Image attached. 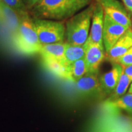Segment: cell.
<instances>
[{"instance_id": "cell-1", "label": "cell", "mask_w": 132, "mask_h": 132, "mask_svg": "<svg viewBox=\"0 0 132 132\" xmlns=\"http://www.w3.org/2000/svg\"><path fill=\"white\" fill-rule=\"evenodd\" d=\"M91 0H40L31 9L34 19L63 21L80 12Z\"/></svg>"}, {"instance_id": "cell-2", "label": "cell", "mask_w": 132, "mask_h": 132, "mask_svg": "<svg viewBox=\"0 0 132 132\" xmlns=\"http://www.w3.org/2000/svg\"><path fill=\"white\" fill-rule=\"evenodd\" d=\"M94 8V3H91L85 9L67 19L65 24L66 42L71 45H84L89 34Z\"/></svg>"}, {"instance_id": "cell-3", "label": "cell", "mask_w": 132, "mask_h": 132, "mask_svg": "<svg viewBox=\"0 0 132 132\" xmlns=\"http://www.w3.org/2000/svg\"><path fill=\"white\" fill-rule=\"evenodd\" d=\"M19 14L20 15V19L14 39L16 48L20 52L26 54L39 53L42 44L34 28L32 19L29 17L26 11Z\"/></svg>"}, {"instance_id": "cell-4", "label": "cell", "mask_w": 132, "mask_h": 132, "mask_svg": "<svg viewBox=\"0 0 132 132\" xmlns=\"http://www.w3.org/2000/svg\"><path fill=\"white\" fill-rule=\"evenodd\" d=\"M32 23L39 40L42 45L64 40L65 25L63 21L33 18Z\"/></svg>"}, {"instance_id": "cell-5", "label": "cell", "mask_w": 132, "mask_h": 132, "mask_svg": "<svg viewBox=\"0 0 132 132\" xmlns=\"http://www.w3.org/2000/svg\"><path fill=\"white\" fill-rule=\"evenodd\" d=\"M89 132H132V120L113 116H107L94 123Z\"/></svg>"}, {"instance_id": "cell-6", "label": "cell", "mask_w": 132, "mask_h": 132, "mask_svg": "<svg viewBox=\"0 0 132 132\" xmlns=\"http://www.w3.org/2000/svg\"><path fill=\"white\" fill-rule=\"evenodd\" d=\"M103 8L104 14L115 22L127 28H131L130 16L122 4L118 0H96Z\"/></svg>"}, {"instance_id": "cell-7", "label": "cell", "mask_w": 132, "mask_h": 132, "mask_svg": "<svg viewBox=\"0 0 132 132\" xmlns=\"http://www.w3.org/2000/svg\"><path fill=\"white\" fill-rule=\"evenodd\" d=\"M129 29V28H128ZM128 28L115 22L106 15H104L103 44L105 52L108 53Z\"/></svg>"}, {"instance_id": "cell-8", "label": "cell", "mask_w": 132, "mask_h": 132, "mask_svg": "<svg viewBox=\"0 0 132 132\" xmlns=\"http://www.w3.org/2000/svg\"><path fill=\"white\" fill-rule=\"evenodd\" d=\"M85 59L88 72H98L99 66L105 57L104 46L91 42L88 40L84 44Z\"/></svg>"}, {"instance_id": "cell-9", "label": "cell", "mask_w": 132, "mask_h": 132, "mask_svg": "<svg viewBox=\"0 0 132 132\" xmlns=\"http://www.w3.org/2000/svg\"><path fill=\"white\" fill-rule=\"evenodd\" d=\"M104 11L99 3H94L92 17V24L90 33L87 40L90 42L103 45V29L104 23Z\"/></svg>"}, {"instance_id": "cell-10", "label": "cell", "mask_w": 132, "mask_h": 132, "mask_svg": "<svg viewBox=\"0 0 132 132\" xmlns=\"http://www.w3.org/2000/svg\"><path fill=\"white\" fill-rule=\"evenodd\" d=\"M123 70L120 64L114 62L111 70L100 77L99 81L102 92L107 95L111 94L118 85Z\"/></svg>"}, {"instance_id": "cell-11", "label": "cell", "mask_w": 132, "mask_h": 132, "mask_svg": "<svg viewBox=\"0 0 132 132\" xmlns=\"http://www.w3.org/2000/svg\"><path fill=\"white\" fill-rule=\"evenodd\" d=\"M98 72H87L81 78L75 81L77 89L81 93L90 94L102 92Z\"/></svg>"}, {"instance_id": "cell-12", "label": "cell", "mask_w": 132, "mask_h": 132, "mask_svg": "<svg viewBox=\"0 0 132 132\" xmlns=\"http://www.w3.org/2000/svg\"><path fill=\"white\" fill-rule=\"evenodd\" d=\"M132 46V30L128 29L124 34L116 42L110 51L106 53L108 58L114 62L118 57L121 56Z\"/></svg>"}, {"instance_id": "cell-13", "label": "cell", "mask_w": 132, "mask_h": 132, "mask_svg": "<svg viewBox=\"0 0 132 132\" xmlns=\"http://www.w3.org/2000/svg\"><path fill=\"white\" fill-rule=\"evenodd\" d=\"M44 67L49 72L60 78L72 81L70 66H67L62 61L52 58H42Z\"/></svg>"}, {"instance_id": "cell-14", "label": "cell", "mask_w": 132, "mask_h": 132, "mask_svg": "<svg viewBox=\"0 0 132 132\" xmlns=\"http://www.w3.org/2000/svg\"><path fill=\"white\" fill-rule=\"evenodd\" d=\"M66 42H59L42 45L40 53L42 58H52L62 61L63 59Z\"/></svg>"}, {"instance_id": "cell-15", "label": "cell", "mask_w": 132, "mask_h": 132, "mask_svg": "<svg viewBox=\"0 0 132 132\" xmlns=\"http://www.w3.org/2000/svg\"><path fill=\"white\" fill-rule=\"evenodd\" d=\"M85 49L83 45H71L66 42L62 62L67 66H70L76 61L85 57Z\"/></svg>"}, {"instance_id": "cell-16", "label": "cell", "mask_w": 132, "mask_h": 132, "mask_svg": "<svg viewBox=\"0 0 132 132\" xmlns=\"http://www.w3.org/2000/svg\"><path fill=\"white\" fill-rule=\"evenodd\" d=\"M105 106L111 110H122L132 115V94H126L116 100L106 101Z\"/></svg>"}, {"instance_id": "cell-17", "label": "cell", "mask_w": 132, "mask_h": 132, "mask_svg": "<svg viewBox=\"0 0 132 132\" xmlns=\"http://www.w3.org/2000/svg\"><path fill=\"white\" fill-rule=\"evenodd\" d=\"M131 82V79H130L123 72H123L121 76H120L118 85H117L114 90L111 94V95L106 101H112V100H116V99L124 95Z\"/></svg>"}, {"instance_id": "cell-18", "label": "cell", "mask_w": 132, "mask_h": 132, "mask_svg": "<svg viewBox=\"0 0 132 132\" xmlns=\"http://www.w3.org/2000/svg\"><path fill=\"white\" fill-rule=\"evenodd\" d=\"M70 75L72 81H77L88 72L85 57L76 61L70 65Z\"/></svg>"}, {"instance_id": "cell-19", "label": "cell", "mask_w": 132, "mask_h": 132, "mask_svg": "<svg viewBox=\"0 0 132 132\" xmlns=\"http://www.w3.org/2000/svg\"><path fill=\"white\" fill-rule=\"evenodd\" d=\"M0 8H1V12L4 14L5 19H6L10 25L13 28H16L17 29L19 24L20 19L16 15V11L6 5L3 1L0 3Z\"/></svg>"}, {"instance_id": "cell-20", "label": "cell", "mask_w": 132, "mask_h": 132, "mask_svg": "<svg viewBox=\"0 0 132 132\" xmlns=\"http://www.w3.org/2000/svg\"><path fill=\"white\" fill-rule=\"evenodd\" d=\"M114 62L120 64L122 67L132 65V46Z\"/></svg>"}, {"instance_id": "cell-21", "label": "cell", "mask_w": 132, "mask_h": 132, "mask_svg": "<svg viewBox=\"0 0 132 132\" xmlns=\"http://www.w3.org/2000/svg\"><path fill=\"white\" fill-rule=\"evenodd\" d=\"M2 1L18 13L27 10L22 0H2Z\"/></svg>"}, {"instance_id": "cell-22", "label": "cell", "mask_w": 132, "mask_h": 132, "mask_svg": "<svg viewBox=\"0 0 132 132\" xmlns=\"http://www.w3.org/2000/svg\"><path fill=\"white\" fill-rule=\"evenodd\" d=\"M27 10L32 9L40 0H22Z\"/></svg>"}, {"instance_id": "cell-23", "label": "cell", "mask_w": 132, "mask_h": 132, "mask_svg": "<svg viewBox=\"0 0 132 132\" xmlns=\"http://www.w3.org/2000/svg\"><path fill=\"white\" fill-rule=\"evenodd\" d=\"M123 72L132 80V65L123 67Z\"/></svg>"}, {"instance_id": "cell-24", "label": "cell", "mask_w": 132, "mask_h": 132, "mask_svg": "<svg viewBox=\"0 0 132 132\" xmlns=\"http://www.w3.org/2000/svg\"><path fill=\"white\" fill-rule=\"evenodd\" d=\"M122 1L127 9L132 12V0H122Z\"/></svg>"}, {"instance_id": "cell-25", "label": "cell", "mask_w": 132, "mask_h": 132, "mask_svg": "<svg viewBox=\"0 0 132 132\" xmlns=\"http://www.w3.org/2000/svg\"><path fill=\"white\" fill-rule=\"evenodd\" d=\"M128 92H129V93L132 94V82H131V84H130L129 89H128Z\"/></svg>"}, {"instance_id": "cell-26", "label": "cell", "mask_w": 132, "mask_h": 132, "mask_svg": "<svg viewBox=\"0 0 132 132\" xmlns=\"http://www.w3.org/2000/svg\"><path fill=\"white\" fill-rule=\"evenodd\" d=\"M1 1H2V0H0V3H1Z\"/></svg>"}]
</instances>
